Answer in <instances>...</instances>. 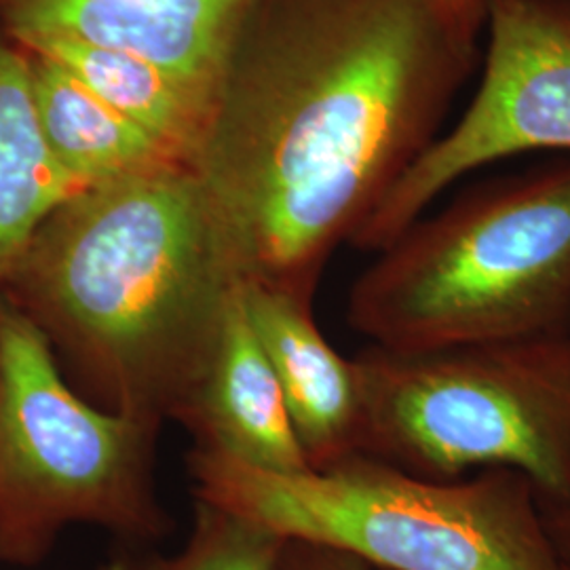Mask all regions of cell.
<instances>
[{"label":"cell","instance_id":"ba28073f","mask_svg":"<svg viewBox=\"0 0 570 570\" xmlns=\"http://www.w3.org/2000/svg\"><path fill=\"white\" fill-rule=\"evenodd\" d=\"M254 0H0L13 41L51 37L129 51L214 102L228 49Z\"/></svg>","mask_w":570,"mask_h":570},{"label":"cell","instance_id":"9a60e30c","mask_svg":"<svg viewBox=\"0 0 570 570\" xmlns=\"http://www.w3.org/2000/svg\"><path fill=\"white\" fill-rule=\"evenodd\" d=\"M273 570H381L364 560L306 541H285Z\"/></svg>","mask_w":570,"mask_h":570},{"label":"cell","instance_id":"e0dca14e","mask_svg":"<svg viewBox=\"0 0 570 570\" xmlns=\"http://www.w3.org/2000/svg\"><path fill=\"white\" fill-rule=\"evenodd\" d=\"M452 28L471 42H478L487 20V0H433Z\"/></svg>","mask_w":570,"mask_h":570},{"label":"cell","instance_id":"9c48e42d","mask_svg":"<svg viewBox=\"0 0 570 570\" xmlns=\"http://www.w3.org/2000/svg\"><path fill=\"white\" fill-rule=\"evenodd\" d=\"M176 423L193 435L195 450L245 468L271 473L311 471L279 381L249 324L242 284Z\"/></svg>","mask_w":570,"mask_h":570},{"label":"cell","instance_id":"4fadbf2b","mask_svg":"<svg viewBox=\"0 0 570 570\" xmlns=\"http://www.w3.org/2000/svg\"><path fill=\"white\" fill-rule=\"evenodd\" d=\"M77 190L42 140L28 63L0 20V292L37 226Z\"/></svg>","mask_w":570,"mask_h":570},{"label":"cell","instance_id":"5bb4252c","mask_svg":"<svg viewBox=\"0 0 570 570\" xmlns=\"http://www.w3.org/2000/svg\"><path fill=\"white\" fill-rule=\"evenodd\" d=\"M284 539L233 511L197 501L190 532L171 553L127 546L96 570H273Z\"/></svg>","mask_w":570,"mask_h":570},{"label":"cell","instance_id":"8992f818","mask_svg":"<svg viewBox=\"0 0 570 570\" xmlns=\"http://www.w3.org/2000/svg\"><path fill=\"white\" fill-rule=\"evenodd\" d=\"M161 428L82 397L39 327L0 294V564L39 567L72 527L125 546L165 539Z\"/></svg>","mask_w":570,"mask_h":570},{"label":"cell","instance_id":"8fae6325","mask_svg":"<svg viewBox=\"0 0 570 570\" xmlns=\"http://www.w3.org/2000/svg\"><path fill=\"white\" fill-rule=\"evenodd\" d=\"M21 51L42 140L56 164L81 188L165 167H188L61 63L32 49L21 47Z\"/></svg>","mask_w":570,"mask_h":570},{"label":"cell","instance_id":"3957f363","mask_svg":"<svg viewBox=\"0 0 570 570\" xmlns=\"http://www.w3.org/2000/svg\"><path fill=\"white\" fill-rule=\"evenodd\" d=\"M376 254L346 296L370 345L570 334V155L469 186Z\"/></svg>","mask_w":570,"mask_h":570},{"label":"cell","instance_id":"5b68a950","mask_svg":"<svg viewBox=\"0 0 570 570\" xmlns=\"http://www.w3.org/2000/svg\"><path fill=\"white\" fill-rule=\"evenodd\" d=\"M360 383L357 452L452 482L515 469L537 492L570 465V334L433 351L370 345Z\"/></svg>","mask_w":570,"mask_h":570},{"label":"cell","instance_id":"7c38bea8","mask_svg":"<svg viewBox=\"0 0 570 570\" xmlns=\"http://www.w3.org/2000/svg\"><path fill=\"white\" fill-rule=\"evenodd\" d=\"M20 47L61 63L91 94L140 125L178 164L193 167L204 146L212 112V100L202 91L157 63L121 49L63 37L23 42Z\"/></svg>","mask_w":570,"mask_h":570},{"label":"cell","instance_id":"7a4b0ae2","mask_svg":"<svg viewBox=\"0 0 570 570\" xmlns=\"http://www.w3.org/2000/svg\"><path fill=\"white\" fill-rule=\"evenodd\" d=\"M193 167L94 184L53 207L2 296L96 406L176 421L239 287Z\"/></svg>","mask_w":570,"mask_h":570},{"label":"cell","instance_id":"30bf717a","mask_svg":"<svg viewBox=\"0 0 570 570\" xmlns=\"http://www.w3.org/2000/svg\"><path fill=\"white\" fill-rule=\"evenodd\" d=\"M242 292L308 468L320 471L355 454L362 414L357 370L327 343L313 301L266 285L242 284Z\"/></svg>","mask_w":570,"mask_h":570},{"label":"cell","instance_id":"6da1fadb","mask_svg":"<svg viewBox=\"0 0 570 570\" xmlns=\"http://www.w3.org/2000/svg\"><path fill=\"white\" fill-rule=\"evenodd\" d=\"M475 60L433 0H254L193 164L237 279L315 303Z\"/></svg>","mask_w":570,"mask_h":570},{"label":"cell","instance_id":"277c9868","mask_svg":"<svg viewBox=\"0 0 570 570\" xmlns=\"http://www.w3.org/2000/svg\"><path fill=\"white\" fill-rule=\"evenodd\" d=\"M188 471L197 501L376 569L567 570L534 484L515 469L438 482L355 452L320 471L271 473L193 450Z\"/></svg>","mask_w":570,"mask_h":570},{"label":"cell","instance_id":"52a82bcc","mask_svg":"<svg viewBox=\"0 0 570 570\" xmlns=\"http://www.w3.org/2000/svg\"><path fill=\"white\" fill-rule=\"evenodd\" d=\"M482 81L461 119L389 188L353 235L385 249L444 190L515 155H570V0H487Z\"/></svg>","mask_w":570,"mask_h":570},{"label":"cell","instance_id":"2e32d148","mask_svg":"<svg viewBox=\"0 0 570 570\" xmlns=\"http://www.w3.org/2000/svg\"><path fill=\"white\" fill-rule=\"evenodd\" d=\"M537 503L551 546L564 569L570 570V465L558 489L537 492Z\"/></svg>","mask_w":570,"mask_h":570}]
</instances>
